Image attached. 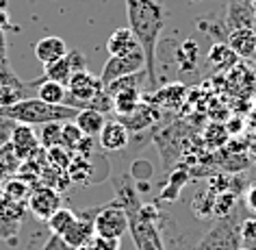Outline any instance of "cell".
I'll list each match as a JSON object with an SVG mask.
<instances>
[{
    "label": "cell",
    "instance_id": "obj_4",
    "mask_svg": "<svg viewBox=\"0 0 256 250\" xmlns=\"http://www.w3.org/2000/svg\"><path fill=\"white\" fill-rule=\"evenodd\" d=\"M234 209L230 215L220 217L213 228L200 239L196 250H236L241 246V222L246 215H236Z\"/></svg>",
    "mask_w": 256,
    "mask_h": 250
},
{
    "label": "cell",
    "instance_id": "obj_47",
    "mask_svg": "<svg viewBox=\"0 0 256 250\" xmlns=\"http://www.w3.org/2000/svg\"><path fill=\"white\" fill-rule=\"evenodd\" d=\"M236 250H248V248H243V246H239V248H236Z\"/></svg>",
    "mask_w": 256,
    "mask_h": 250
},
{
    "label": "cell",
    "instance_id": "obj_24",
    "mask_svg": "<svg viewBox=\"0 0 256 250\" xmlns=\"http://www.w3.org/2000/svg\"><path fill=\"white\" fill-rule=\"evenodd\" d=\"M76 222V211L72 209H66V207H61L56 213L50 217V220L46 222V226L50 230V235H59L63 237L70 230V226Z\"/></svg>",
    "mask_w": 256,
    "mask_h": 250
},
{
    "label": "cell",
    "instance_id": "obj_5",
    "mask_svg": "<svg viewBox=\"0 0 256 250\" xmlns=\"http://www.w3.org/2000/svg\"><path fill=\"white\" fill-rule=\"evenodd\" d=\"M94 228L96 237H106V239H120L128 230V215L118 198L98 209L94 217Z\"/></svg>",
    "mask_w": 256,
    "mask_h": 250
},
{
    "label": "cell",
    "instance_id": "obj_39",
    "mask_svg": "<svg viewBox=\"0 0 256 250\" xmlns=\"http://www.w3.org/2000/svg\"><path fill=\"white\" fill-rule=\"evenodd\" d=\"M40 250H70L66 243H63V239L59 235H50L46 241H44V246Z\"/></svg>",
    "mask_w": 256,
    "mask_h": 250
},
{
    "label": "cell",
    "instance_id": "obj_6",
    "mask_svg": "<svg viewBox=\"0 0 256 250\" xmlns=\"http://www.w3.org/2000/svg\"><path fill=\"white\" fill-rule=\"evenodd\" d=\"M142 70H146V59H144L142 50H135V53L122 55V57H108V61L104 63V68H102L100 83L106 87L108 83L118 81L122 76L142 72Z\"/></svg>",
    "mask_w": 256,
    "mask_h": 250
},
{
    "label": "cell",
    "instance_id": "obj_44",
    "mask_svg": "<svg viewBox=\"0 0 256 250\" xmlns=\"http://www.w3.org/2000/svg\"><path fill=\"white\" fill-rule=\"evenodd\" d=\"M250 122L256 126V107H254V111H252V118H250Z\"/></svg>",
    "mask_w": 256,
    "mask_h": 250
},
{
    "label": "cell",
    "instance_id": "obj_14",
    "mask_svg": "<svg viewBox=\"0 0 256 250\" xmlns=\"http://www.w3.org/2000/svg\"><path fill=\"white\" fill-rule=\"evenodd\" d=\"M224 24H226L228 33L236 29H252V5H250V0H230Z\"/></svg>",
    "mask_w": 256,
    "mask_h": 250
},
{
    "label": "cell",
    "instance_id": "obj_8",
    "mask_svg": "<svg viewBox=\"0 0 256 250\" xmlns=\"http://www.w3.org/2000/svg\"><path fill=\"white\" fill-rule=\"evenodd\" d=\"M26 209L37 220L48 222L61 209V194L52 187H46V185H37L26 200Z\"/></svg>",
    "mask_w": 256,
    "mask_h": 250
},
{
    "label": "cell",
    "instance_id": "obj_37",
    "mask_svg": "<svg viewBox=\"0 0 256 250\" xmlns=\"http://www.w3.org/2000/svg\"><path fill=\"white\" fill-rule=\"evenodd\" d=\"M0 68H2L4 72H11L9 55H7V35H4L2 29H0Z\"/></svg>",
    "mask_w": 256,
    "mask_h": 250
},
{
    "label": "cell",
    "instance_id": "obj_17",
    "mask_svg": "<svg viewBox=\"0 0 256 250\" xmlns=\"http://www.w3.org/2000/svg\"><path fill=\"white\" fill-rule=\"evenodd\" d=\"M106 50L111 57H122V55H130L142 48H139L135 35L130 33V29H115L106 42Z\"/></svg>",
    "mask_w": 256,
    "mask_h": 250
},
{
    "label": "cell",
    "instance_id": "obj_46",
    "mask_svg": "<svg viewBox=\"0 0 256 250\" xmlns=\"http://www.w3.org/2000/svg\"><path fill=\"white\" fill-rule=\"evenodd\" d=\"M28 3H30V5H35V3H37V0H28Z\"/></svg>",
    "mask_w": 256,
    "mask_h": 250
},
{
    "label": "cell",
    "instance_id": "obj_11",
    "mask_svg": "<svg viewBox=\"0 0 256 250\" xmlns=\"http://www.w3.org/2000/svg\"><path fill=\"white\" fill-rule=\"evenodd\" d=\"M118 120L126 126L128 133H142V131H148L154 122L161 120V109L156 105H150V102L142 100V105H139L130 115H122Z\"/></svg>",
    "mask_w": 256,
    "mask_h": 250
},
{
    "label": "cell",
    "instance_id": "obj_26",
    "mask_svg": "<svg viewBox=\"0 0 256 250\" xmlns=\"http://www.w3.org/2000/svg\"><path fill=\"white\" fill-rule=\"evenodd\" d=\"M44 155H46V163L56 172H68L70 163H72V157H74L72 152L66 150L63 146H54V148L44 150Z\"/></svg>",
    "mask_w": 256,
    "mask_h": 250
},
{
    "label": "cell",
    "instance_id": "obj_21",
    "mask_svg": "<svg viewBox=\"0 0 256 250\" xmlns=\"http://www.w3.org/2000/svg\"><path fill=\"white\" fill-rule=\"evenodd\" d=\"M142 100H144L142 89H124V92H118V94H113V111L118 113V118L130 115L142 105Z\"/></svg>",
    "mask_w": 256,
    "mask_h": 250
},
{
    "label": "cell",
    "instance_id": "obj_43",
    "mask_svg": "<svg viewBox=\"0 0 256 250\" xmlns=\"http://www.w3.org/2000/svg\"><path fill=\"white\" fill-rule=\"evenodd\" d=\"M250 157H252L254 161H256V144H252V146H250Z\"/></svg>",
    "mask_w": 256,
    "mask_h": 250
},
{
    "label": "cell",
    "instance_id": "obj_35",
    "mask_svg": "<svg viewBox=\"0 0 256 250\" xmlns=\"http://www.w3.org/2000/svg\"><path fill=\"white\" fill-rule=\"evenodd\" d=\"M14 129H16V122L0 115V148H2V146H7V144L11 142Z\"/></svg>",
    "mask_w": 256,
    "mask_h": 250
},
{
    "label": "cell",
    "instance_id": "obj_12",
    "mask_svg": "<svg viewBox=\"0 0 256 250\" xmlns=\"http://www.w3.org/2000/svg\"><path fill=\"white\" fill-rule=\"evenodd\" d=\"M100 146H102V150H106V152H120V150H124L128 142H130V133L126 131V126L122 124L120 120H106V124H104V129L100 131Z\"/></svg>",
    "mask_w": 256,
    "mask_h": 250
},
{
    "label": "cell",
    "instance_id": "obj_30",
    "mask_svg": "<svg viewBox=\"0 0 256 250\" xmlns=\"http://www.w3.org/2000/svg\"><path fill=\"white\" fill-rule=\"evenodd\" d=\"M200 61V50H198V44L194 40H187L184 44H180L178 48V63H180L182 70H194Z\"/></svg>",
    "mask_w": 256,
    "mask_h": 250
},
{
    "label": "cell",
    "instance_id": "obj_40",
    "mask_svg": "<svg viewBox=\"0 0 256 250\" xmlns=\"http://www.w3.org/2000/svg\"><path fill=\"white\" fill-rule=\"evenodd\" d=\"M0 85H14V87H20V85H24V83L14 74V70H11V72H4V70L0 68Z\"/></svg>",
    "mask_w": 256,
    "mask_h": 250
},
{
    "label": "cell",
    "instance_id": "obj_34",
    "mask_svg": "<svg viewBox=\"0 0 256 250\" xmlns=\"http://www.w3.org/2000/svg\"><path fill=\"white\" fill-rule=\"evenodd\" d=\"M20 226H22V222L9 220V217L0 215V239L9 241V243L11 241L16 243V237H18V233H20Z\"/></svg>",
    "mask_w": 256,
    "mask_h": 250
},
{
    "label": "cell",
    "instance_id": "obj_13",
    "mask_svg": "<svg viewBox=\"0 0 256 250\" xmlns=\"http://www.w3.org/2000/svg\"><path fill=\"white\" fill-rule=\"evenodd\" d=\"M66 55H68V44L56 35H48L35 44V57L44 66H50V63L63 59Z\"/></svg>",
    "mask_w": 256,
    "mask_h": 250
},
{
    "label": "cell",
    "instance_id": "obj_31",
    "mask_svg": "<svg viewBox=\"0 0 256 250\" xmlns=\"http://www.w3.org/2000/svg\"><path fill=\"white\" fill-rule=\"evenodd\" d=\"M236 209V194L234 191H222L215 196V204H213V213L220 217L230 215Z\"/></svg>",
    "mask_w": 256,
    "mask_h": 250
},
{
    "label": "cell",
    "instance_id": "obj_28",
    "mask_svg": "<svg viewBox=\"0 0 256 250\" xmlns=\"http://www.w3.org/2000/svg\"><path fill=\"white\" fill-rule=\"evenodd\" d=\"M61 126L63 122H48L42 126V131L37 133V139H40V146L44 150L61 146Z\"/></svg>",
    "mask_w": 256,
    "mask_h": 250
},
{
    "label": "cell",
    "instance_id": "obj_16",
    "mask_svg": "<svg viewBox=\"0 0 256 250\" xmlns=\"http://www.w3.org/2000/svg\"><path fill=\"white\" fill-rule=\"evenodd\" d=\"M226 44L234 50L236 57L241 59H252L256 57V35L252 29H236L230 31L226 37Z\"/></svg>",
    "mask_w": 256,
    "mask_h": 250
},
{
    "label": "cell",
    "instance_id": "obj_15",
    "mask_svg": "<svg viewBox=\"0 0 256 250\" xmlns=\"http://www.w3.org/2000/svg\"><path fill=\"white\" fill-rule=\"evenodd\" d=\"M184 96H187V87L180 83H172L165 87H156L154 94L144 96V100L156 107H180L184 102Z\"/></svg>",
    "mask_w": 256,
    "mask_h": 250
},
{
    "label": "cell",
    "instance_id": "obj_33",
    "mask_svg": "<svg viewBox=\"0 0 256 250\" xmlns=\"http://www.w3.org/2000/svg\"><path fill=\"white\" fill-rule=\"evenodd\" d=\"M152 174H154V165H152L148 159H137V161H132L130 165V176L132 181L137 183H148Z\"/></svg>",
    "mask_w": 256,
    "mask_h": 250
},
{
    "label": "cell",
    "instance_id": "obj_38",
    "mask_svg": "<svg viewBox=\"0 0 256 250\" xmlns=\"http://www.w3.org/2000/svg\"><path fill=\"white\" fill-rule=\"evenodd\" d=\"M243 207H246L250 213L256 215V183L250 185V189L246 191V200H243Z\"/></svg>",
    "mask_w": 256,
    "mask_h": 250
},
{
    "label": "cell",
    "instance_id": "obj_18",
    "mask_svg": "<svg viewBox=\"0 0 256 250\" xmlns=\"http://www.w3.org/2000/svg\"><path fill=\"white\" fill-rule=\"evenodd\" d=\"M206 61L213 70L224 72V70H232L236 66V61H239V57L234 55V50L226 42H215L206 55Z\"/></svg>",
    "mask_w": 256,
    "mask_h": 250
},
{
    "label": "cell",
    "instance_id": "obj_23",
    "mask_svg": "<svg viewBox=\"0 0 256 250\" xmlns=\"http://www.w3.org/2000/svg\"><path fill=\"white\" fill-rule=\"evenodd\" d=\"M20 165H22V161L18 159L11 142L7 146H2V148H0V185L7 181V178H11V176H18Z\"/></svg>",
    "mask_w": 256,
    "mask_h": 250
},
{
    "label": "cell",
    "instance_id": "obj_29",
    "mask_svg": "<svg viewBox=\"0 0 256 250\" xmlns=\"http://www.w3.org/2000/svg\"><path fill=\"white\" fill-rule=\"evenodd\" d=\"M87 135H82L80 129L74 124V120L72 122H63V126H61V146L66 150H70L74 155L76 148L80 146V142L85 139Z\"/></svg>",
    "mask_w": 256,
    "mask_h": 250
},
{
    "label": "cell",
    "instance_id": "obj_45",
    "mask_svg": "<svg viewBox=\"0 0 256 250\" xmlns=\"http://www.w3.org/2000/svg\"><path fill=\"white\" fill-rule=\"evenodd\" d=\"M7 5H9V0H0V9H7Z\"/></svg>",
    "mask_w": 256,
    "mask_h": 250
},
{
    "label": "cell",
    "instance_id": "obj_41",
    "mask_svg": "<svg viewBox=\"0 0 256 250\" xmlns=\"http://www.w3.org/2000/svg\"><path fill=\"white\" fill-rule=\"evenodd\" d=\"M0 29H2V31L11 29V18H9L7 9H0Z\"/></svg>",
    "mask_w": 256,
    "mask_h": 250
},
{
    "label": "cell",
    "instance_id": "obj_27",
    "mask_svg": "<svg viewBox=\"0 0 256 250\" xmlns=\"http://www.w3.org/2000/svg\"><path fill=\"white\" fill-rule=\"evenodd\" d=\"M184 183H187V170H172L170 172V185H165L161 196H158V200H176L178 194H180V189L184 187Z\"/></svg>",
    "mask_w": 256,
    "mask_h": 250
},
{
    "label": "cell",
    "instance_id": "obj_42",
    "mask_svg": "<svg viewBox=\"0 0 256 250\" xmlns=\"http://www.w3.org/2000/svg\"><path fill=\"white\" fill-rule=\"evenodd\" d=\"M250 5H252V31L256 35V0H250Z\"/></svg>",
    "mask_w": 256,
    "mask_h": 250
},
{
    "label": "cell",
    "instance_id": "obj_7",
    "mask_svg": "<svg viewBox=\"0 0 256 250\" xmlns=\"http://www.w3.org/2000/svg\"><path fill=\"white\" fill-rule=\"evenodd\" d=\"M87 70V59L80 50H68V55L63 59L50 63V66H44V79L48 81H54L59 85L68 87L70 79L76 74V72H82Z\"/></svg>",
    "mask_w": 256,
    "mask_h": 250
},
{
    "label": "cell",
    "instance_id": "obj_2",
    "mask_svg": "<svg viewBox=\"0 0 256 250\" xmlns=\"http://www.w3.org/2000/svg\"><path fill=\"white\" fill-rule=\"evenodd\" d=\"M118 200L122 202V207H124L128 215V230L132 233L135 248L137 250H165L161 233L156 228L158 209L154 204H142L135 185L128 183V178H124V183H122Z\"/></svg>",
    "mask_w": 256,
    "mask_h": 250
},
{
    "label": "cell",
    "instance_id": "obj_36",
    "mask_svg": "<svg viewBox=\"0 0 256 250\" xmlns=\"http://www.w3.org/2000/svg\"><path fill=\"white\" fill-rule=\"evenodd\" d=\"M94 250H120V239H106V237H94Z\"/></svg>",
    "mask_w": 256,
    "mask_h": 250
},
{
    "label": "cell",
    "instance_id": "obj_10",
    "mask_svg": "<svg viewBox=\"0 0 256 250\" xmlns=\"http://www.w3.org/2000/svg\"><path fill=\"white\" fill-rule=\"evenodd\" d=\"M11 146H14L20 161H33V159H40L44 155L37 133L33 131V126H26V124H16L14 135H11Z\"/></svg>",
    "mask_w": 256,
    "mask_h": 250
},
{
    "label": "cell",
    "instance_id": "obj_20",
    "mask_svg": "<svg viewBox=\"0 0 256 250\" xmlns=\"http://www.w3.org/2000/svg\"><path fill=\"white\" fill-rule=\"evenodd\" d=\"M35 87H37V98L48 102V105H63L68 98V87L59 85L54 81H48V79H37L33 81Z\"/></svg>",
    "mask_w": 256,
    "mask_h": 250
},
{
    "label": "cell",
    "instance_id": "obj_1",
    "mask_svg": "<svg viewBox=\"0 0 256 250\" xmlns=\"http://www.w3.org/2000/svg\"><path fill=\"white\" fill-rule=\"evenodd\" d=\"M128 29L135 35L146 59V74H148L150 89L158 87L156 79V48L158 37L165 29V9L158 0H126Z\"/></svg>",
    "mask_w": 256,
    "mask_h": 250
},
{
    "label": "cell",
    "instance_id": "obj_22",
    "mask_svg": "<svg viewBox=\"0 0 256 250\" xmlns=\"http://www.w3.org/2000/svg\"><path fill=\"white\" fill-rule=\"evenodd\" d=\"M30 191H33V185L26 183L20 176H11V178H7V181L0 185V194H4L7 198L18 200V202H26Z\"/></svg>",
    "mask_w": 256,
    "mask_h": 250
},
{
    "label": "cell",
    "instance_id": "obj_3",
    "mask_svg": "<svg viewBox=\"0 0 256 250\" xmlns=\"http://www.w3.org/2000/svg\"><path fill=\"white\" fill-rule=\"evenodd\" d=\"M0 115L14 120L16 124L44 126L48 122H72L78 115V109L66 105H48L35 96V98L18 100L9 107H0Z\"/></svg>",
    "mask_w": 256,
    "mask_h": 250
},
{
    "label": "cell",
    "instance_id": "obj_32",
    "mask_svg": "<svg viewBox=\"0 0 256 250\" xmlns=\"http://www.w3.org/2000/svg\"><path fill=\"white\" fill-rule=\"evenodd\" d=\"M241 246L256 250V217L246 215L241 222Z\"/></svg>",
    "mask_w": 256,
    "mask_h": 250
},
{
    "label": "cell",
    "instance_id": "obj_25",
    "mask_svg": "<svg viewBox=\"0 0 256 250\" xmlns=\"http://www.w3.org/2000/svg\"><path fill=\"white\" fill-rule=\"evenodd\" d=\"M144 83H148V74H146V70H142V72H135V74H128V76H122V79L108 83L104 89L113 96L118 92H124V89H142Z\"/></svg>",
    "mask_w": 256,
    "mask_h": 250
},
{
    "label": "cell",
    "instance_id": "obj_9",
    "mask_svg": "<svg viewBox=\"0 0 256 250\" xmlns=\"http://www.w3.org/2000/svg\"><path fill=\"white\" fill-rule=\"evenodd\" d=\"M100 207H92V209H85L80 213H76V222L70 226V230L61 237L63 243L70 248V250H78L80 246H85L96 237V228H94V217L98 213Z\"/></svg>",
    "mask_w": 256,
    "mask_h": 250
},
{
    "label": "cell",
    "instance_id": "obj_19",
    "mask_svg": "<svg viewBox=\"0 0 256 250\" xmlns=\"http://www.w3.org/2000/svg\"><path fill=\"white\" fill-rule=\"evenodd\" d=\"M74 124L80 129L82 135L98 137L100 131L104 129V124H106V118H104V113L94 111V109H82V111H78V115L74 118Z\"/></svg>",
    "mask_w": 256,
    "mask_h": 250
}]
</instances>
